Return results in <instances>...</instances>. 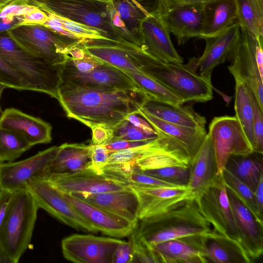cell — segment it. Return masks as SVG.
Wrapping results in <instances>:
<instances>
[{
    "label": "cell",
    "mask_w": 263,
    "mask_h": 263,
    "mask_svg": "<svg viewBox=\"0 0 263 263\" xmlns=\"http://www.w3.org/2000/svg\"><path fill=\"white\" fill-rule=\"evenodd\" d=\"M149 97L140 91L60 86L58 100L69 118L88 127H115L139 109Z\"/></svg>",
    "instance_id": "cell-1"
},
{
    "label": "cell",
    "mask_w": 263,
    "mask_h": 263,
    "mask_svg": "<svg viewBox=\"0 0 263 263\" xmlns=\"http://www.w3.org/2000/svg\"><path fill=\"white\" fill-rule=\"evenodd\" d=\"M139 221L134 231L148 247L171 239L209 236L214 232L200 212L195 196L177 203L161 214Z\"/></svg>",
    "instance_id": "cell-2"
},
{
    "label": "cell",
    "mask_w": 263,
    "mask_h": 263,
    "mask_svg": "<svg viewBox=\"0 0 263 263\" xmlns=\"http://www.w3.org/2000/svg\"><path fill=\"white\" fill-rule=\"evenodd\" d=\"M0 57L27 84L29 90L58 100L62 65H54L18 46L7 34L0 33Z\"/></svg>",
    "instance_id": "cell-3"
},
{
    "label": "cell",
    "mask_w": 263,
    "mask_h": 263,
    "mask_svg": "<svg viewBox=\"0 0 263 263\" xmlns=\"http://www.w3.org/2000/svg\"><path fill=\"white\" fill-rule=\"evenodd\" d=\"M39 209L29 191L12 193L0 229V243L13 263L28 248Z\"/></svg>",
    "instance_id": "cell-4"
},
{
    "label": "cell",
    "mask_w": 263,
    "mask_h": 263,
    "mask_svg": "<svg viewBox=\"0 0 263 263\" xmlns=\"http://www.w3.org/2000/svg\"><path fill=\"white\" fill-rule=\"evenodd\" d=\"M142 71L181 98L184 103L213 99V86L186 64L163 62L151 55Z\"/></svg>",
    "instance_id": "cell-5"
},
{
    "label": "cell",
    "mask_w": 263,
    "mask_h": 263,
    "mask_svg": "<svg viewBox=\"0 0 263 263\" xmlns=\"http://www.w3.org/2000/svg\"><path fill=\"white\" fill-rule=\"evenodd\" d=\"M30 3L98 29L111 40H124L111 23L107 3L96 0H30Z\"/></svg>",
    "instance_id": "cell-6"
},
{
    "label": "cell",
    "mask_w": 263,
    "mask_h": 263,
    "mask_svg": "<svg viewBox=\"0 0 263 263\" xmlns=\"http://www.w3.org/2000/svg\"><path fill=\"white\" fill-rule=\"evenodd\" d=\"M7 33L23 49L54 65L63 64L69 50L81 43L40 25H22Z\"/></svg>",
    "instance_id": "cell-7"
},
{
    "label": "cell",
    "mask_w": 263,
    "mask_h": 263,
    "mask_svg": "<svg viewBox=\"0 0 263 263\" xmlns=\"http://www.w3.org/2000/svg\"><path fill=\"white\" fill-rule=\"evenodd\" d=\"M198 209L213 230L241 245L222 174L195 196Z\"/></svg>",
    "instance_id": "cell-8"
},
{
    "label": "cell",
    "mask_w": 263,
    "mask_h": 263,
    "mask_svg": "<svg viewBox=\"0 0 263 263\" xmlns=\"http://www.w3.org/2000/svg\"><path fill=\"white\" fill-rule=\"evenodd\" d=\"M59 146H54L26 159L0 163V190L14 193L28 191L35 181L44 179Z\"/></svg>",
    "instance_id": "cell-9"
},
{
    "label": "cell",
    "mask_w": 263,
    "mask_h": 263,
    "mask_svg": "<svg viewBox=\"0 0 263 263\" xmlns=\"http://www.w3.org/2000/svg\"><path fill=\"white\" fill-rule=\"evenodd\" d=\"M208 134L214 148L218 175L222 174L230 156L245 155L253 152L235 116L214 118Z\"/></svg>",
    "instance_id": "cell-10"
},
{
    "label": "cell",
    "mask_w": 263,
    "mask_h": 263,
    "mask_svg": "<svg viewBox=\"0 0 263 263\" xmlns=\"http://www.w3.org/2000/svg\"><path fill=\"white\" fill-rule=\"evenodd\" d=\"M256 46L257 38L240 28L239 39L229 59L232 63L228 68L235 81L243 82L251 89L263 110V79L256 64Z\"/></svg>",
    "instance_id": "cell-11"
},
{
    "label": "cell",
    "mask_w": 263,
    "mask_h": 263,
    "mask_svg": "<svg viewBox=\"0 0 263 263\" xmlns=\"http://www.w3.org/2000/svg\"><path fill=\"white\" fill-rule=\"evenodd\" d=\"M28 191L39 208L74 229L96 233V229L73 208L63 193L46 179L32 183Z\"/></svg>",
    "instance_id": "cell-12"
},
{
    "label": "cell",
    "mask_w": 263,
    "mask_h": 263,
    "mask_svg": "<svg viewBox=\"0 0 263 263\" xmlns=\"http://www.w3.org/2000/svg\"><path fill=\"white\" fill-rule=\"evenodd\" d=\"M80 45L89 54L105 64L123 71L144 73L141 62L146 52L136 44L125 40H88Z\"/></svg>",
    "instance_id": "cell-13"
},
{
    "label": "cell",
    "mask_w": 263,
    "mask_h": 263,
    "mask_svg": "<svg viewBox=\"0 0 263 263\" xmlns=\"http://www.w3.org/2000/svg\"><path fill=\"white\" fill-rule=\"evenodd\" d=\"M122 240L91 234H73L61 242L64 257L76 263H112L114 252Z\"/></svg>",
    "instance_id": "cell-14"
},
{
    "label": "cell",
    "mask_w": 263,
    "mask_h": 263,
    "mask_svg": "<svg viewBox=\"0 0 263 263\" xmlns=\"http://www.w3.org/2000/svg\"><path fill=\"white\" fill-rule=\"evenodd\" d=\"M204 5H192L174 0H159L157 10L179 45L198 38Z\"/></svg>",
    "instance_id": "cell-15"
},
{
    "label": "cell",
    "mask_w": 263,
    "mask_h": 263,
    "mask_svg": "<svg viewBox=\"0 0 263 263\" xmlns=\"http://www.w3.org/2000/svg\"><path fill=\"white\" fill-rule=\"evenodd\" d=\"M61 77L60 86L140 91L123 70L104 63L87 73L80 72L63 64Z\"/></svg>",
    "instance_id": "cell-16"
},
{
    "label": "cell",
    "mask_w": 263,
    "mask_h": 263,
    "mask_svg": "<svg viewBox=\"0 0 263 263\" xmlns=\"http://www.w3.org/2000/svg\"><path fill=\"white\" fill-rule=\"evenodd\" d=\"M240 33V26L235 22L219 34L204 39L206 44L202 55L190 58L186 65L196 72L198 70V74L212 84L213 71L217 66L229 59Z\"/></svg>",
    "instance_id": "cell-17"
},
{
    "label": "cell",
    "mask_w": 263,
    "mask_h": 263,
    "mask_svg": "<svg viewBox=\"0 0 263 263\" xmlns=\"http://www.w3.org/2000/svg\"><path fill=\"white\" fill-rule=\"evenodd\" d=\"M142 48L163 62L182 64L183 58L174 47L170 31L156 9L142 20L139 31Z\"/></svg>",
    "instance_id": "cell-18"
},
{
    "label": "cell",
    "mask_w": 263,
    "mask_h": 263,
    "mask_svg": "<svg viewBox=\"0 0 263 263\" xmlns=\"http://www.w3.org/2000/svg\"><path fill=\"white\" fill-rule=\"evenodd\" d=\"M139 202L138 219L161 214L177 203L195 196L187 186L128 185Z\"/></svg>",
    "instance_id": "cell-19"
},
{
    "label": "cell",
    "mask_w": 263,
    "mask_h": 263,
    "mask_svg": "<svg viewBox=\"0 0 263 263\" xmlns=\"http://www.w3.org/2000/svg\"><path fill=\"white\" fill-rule=\"evenodd\" d=\"M61 191L74 194H97L126 189L128 186L91 169L64 174H51L45 179Z\"/></svg>",
    "instance_id": "cell-20"
},
{
    "label": "cell",
    "mask_w": 263,
    "mask_h": 263,
    "mask_svg": "<svg viewBox=\"0 0 263 263\" xmlns=\"http://www.w3.org/2000/svg\"><path fill=\"white\" fill-rule=\"evenodd\" d=\"M227 193L241 246L252 262L263 252V224L256 220L250 211L228 187Z\"/></svg>",
    "instance_id": "cell-21"
},
{
    "label": "cell",
    "mask_w": 263,
    "mask_h": 263,
    "mask_svg": "<svg viewBox=\"0 0 263 263\" xmlns=\"http://www.w3.org/2000/svg\"><path fill=\"white\" fill-rule=\"evenodd\" d=\"M62 192V191H61ZM63 194L73 208L98 232L115 238L129 236L136 225L72 195Z\"/></svg>",
    "instance_id": "cell-22"
},
{
    "label": "cell",
    "mask_w": 263,
    "mask_h": 263,
    "mask_svg": "<svg viewBox=\"0 0 263 263\" xmlns=\"http://www.w3.org/2000/svg\"><path fill=\"white\" fill-rule=\"evenodd\" d=\"M71 195L136 225L139 221L138 198L135 192L129 186L121 190L97 194L78 193Z\"/></svg>",
    "instance_id": "cell-23"
},
{
    "label": "cell",
    "mask_w": 263,
    "mask_h": 263,
    "mask_svg": "<svg viewBox=\"0 0 263 263\" xmlns=\"http://www.w3.org/2000/svg\"><path fill=\"white\" fill-rule=\"evenodd\" d=\"M0 126L18 134L32 146L48 143L52 140L49 123L15 108H7L2 112Z\"/></svg>",
    "instance_id": "cell-24"
},
{
    "label": "cell",
    "mask_w": 263,
    "mask_h": 263,
    "mask_svg": "<svg viewBox=\"0 0 263 263\" xmlns=\"http://www.w3.org/2000/svg\"><path fill=\"white\" fill-rule=\"evenodd\" d=\"M189 168L190 177L187 187L195 196L218 176L215 153L208 133L198 151L191 159Z\"/></svg>",
    "instance_id": "cell-25"
},
{
    "label": "cell",
    "mask_w": 263,
    "mask_h": 263,
    "mask_svg": "<svg viewBox=\"0 0 263 263\" xmlns=\"http://www.w3.org/2000/svg\"><path fill=\"white\" fill-rule=\"evenodd\" d=\"M141 107L165 122L194 128H205L206 119L190 106L175 105L147 97Z\"/></svg>",
    "instance_id": "cell-26"
},
{
    "label": "cell",
    "mask_w": 263,
    "mask_h": 263,
    "mask_svg": "<svg viewBox=\"0 0 263 263\" xmlns=\"http://www.w3.org/2000/svg\"><path fill=\"white\" fill-rule=\"evenodd\" d=\"M90 165V144L64 143L59 146L56 156L47 168L46 178L51 174L91 169Z\"/></svg>",
    "instance_id": "cell-27"
},
{
    "label": "cell",
    "mask_w": 263,
    "mask_h": 263,
    "mask_svg": "<svg viewBox=\"0 0 263 263\" xmlns=\"http://www.w3.org/2000/svg\"><path fill=\"white\" fill-rule=\"evenodd\" d=\"M234 0H219L204 5L200 39L216 35L236 22Z\"/></svg>",
    "instance_id": "cell-28"
},
{
    "label": "cell",
    "mask_w": 263,
    "mask_h": 263,
    "mask_svg": "<svg viewBox=\"0 0 263 263\" xmlns=\"http://www.w3.org/2000/svg\"><path fill=\"white\" fill-rule=\"evenodd\" d=\"M137 115L142 116L155 129L173 137L186 148L191 159L198 151L207 134L205 128H194L170 123L160 120L141 107Z\"/></svg>",
    "instance_id": "cell-29"
},
{
    "label": "cell",
    "mask_w": 263,
    "mask_h": 263,
    "mask_svg": "<svg viewBox=\"0 0 263 263\" xmlns=\"http://www.w3.org/2000/svg\"><path fill=\"white\" fill-rule=\"evenodd\" d=\"M149 247L156 262H207L203 255L185 237L165 241Z\"/></svg>",
    "instance_id": "cell-30"
},
{
    "label": "cell",
    "mask_w": 263,
    "mask_h": 263,
    "mask_svg": "<svg viewBox=\"0 0 263 263\" xmlns=\"http://www.w3.org/2000/svg\"><path fill=\"white\" fill-rule=\"evenodd\" d=\"M262 154L253 151L245 155H231L224 168L254 192L263 177Z\"/></svg>",
    "instance_id": "cell-31"
},
{
    "label": "cell",
    "mask_w": 263,
    "mask_h": 263,
    "mask_svg": "<svg viewBox=\"0 0 263 263\" xmlns=\"http://www.w3.org/2000/svg\"><path fill=\"white\" fill-rule=\"evenodd\" d=\"M207 262L251 263L240 244L214 231L205 241Z\"/></svg>",
    "instance_id": "cell-32"
},
{
    "label": "cell",
    "mask_w": 263,
    "mask_h": 263,
    "mask_svg": "<svg viewBox=\"0 0 263 263\" xmlns=\"http://www.w3.org/2000/svg\"><path fill=\"white\" fill-rule=\"evenodd\" d=\"M42 9L48 16L43 25L53 32L81 43L88 40H111L100 30Z\"/></svg>",
    "instance_id": "cell-33"
},
{
    "label": "cell",
    "mask_w": 263,
    "mask_h": 263,
    "mask_svg": "<svg viewBox=\"0 0 263 263\" xmlns=\"http://www.w3.org/2000/svg\"><path fill=\"white\" fill-rule=\"evenodd\" d=\"M236 22L255 37L263 36V0H234Z\"/></svg>",
    "instance_id": "cell-34"
},
{
    "label": "cell",
    "mask_w": 263,
    "mask_h": 263,
    "mask_svg": "<svg viewBox=\"0 0 263 263\" xmlns=\"http://www.w3.org/2000/svg\"><path fill=\"white\" fill-rule=\"evenodd\" d=\"M235 117L238 120L252 148L254 145L253 109L247 85L235 81Z\"/></svg>",
    "instance_id": "cell-35"
},
{
    "label": "cell",
    "mask_w": 263,
    "mask_h": 263,
    "mask_svg": "<svg viewBox=\"0 0 263 263\" xmlns=\"http://www.w3.org/2000/svg\"><path fill=\"white\" fill-rule=\"evenodd\" d=\"M123 71L136 84L139 90L150 98L175 105L184 103L181 98L145 73Z\"/></svg>",
    "instance_id": "cell-36"
},
{
    "label": "cell",
    "mask_w": 263,
    "mask_h": 263,
    "mask_svg": "<svg viewBox=\"0 0 263 263\" xmlns=\"http://www.w3.org/2000/svg\"><path fill=\"white\" fill-rule=\"evenodd\" d=\"M31 147L18 134L0 126V163L14 161Z\"/></svg>",
    "instance_id": "cell-37"
},
{
    "label": "cell",
    "mask_w": 263,
    "mask_h": 263,
    "mask_svg": "<svg viewBox=\"0 0 263 263\" xmlns=\"http://www.w3.org/2000/svg\"><path fill=\"white\" fill-rule=\"evenodd\" d=\"M222 176L226 187L250 211L256 220L263 224L262 215L257 208L254 192L227 169L224 168Z\"/></svg>",
    "instance_id": "cell-38"
},
{
    "label": "cell",
    "mask_w": 263,
    "mask_h": 263,
    "mask_svg": "<svg viewBox=\"0 0 263 263\" xmlns=\"http://www.w3.org/2000/svg\"><path fill=\"white\" fill-rule=\"evenodd\" d=\"M112 3L128 30L140 41V23L146 15L130 0H112Z\"/></svg>",
    "instance_id": "cell-39"
},
{
    "label": "cell",
    "mask_w": 263,
    "mask_h": 263,
    "mask_svg": "<svg viewBox=\"0 0 263 263\" xmlns=\"http://www.w3.org/2000/svg\"><path fill=\"white\" fill-rule=\"evenodd\" d=\"M142 172L160 180L178 186H187L189 181V166H167Z\"/></svg>",
    "instance_id": "cell-40"
},
{
    "label": "cell",
    "mask_w": 263,
    "mask_h": 263,
    "mask_svg": "<svg viewBox=\"0 0 263 263\" xmlns=\"http://www.w3.org/2000/svg\"><path fill=\"white\" fill-rule=\"evenodd\" d=\"M158 135L136 127L126 120H124L114 128L113 137L111 141L127 140L143 141L153 139Z\"/></svg>",
    "instance_id": "cell-41"
},
{
    "label": "cell",
    "mask_w": 263,
    "mask_h": 263,
    "mask_svg": "<svg viewBox=\"0 0 263 263\" xmlns=\"http://www.w3.org/2000/svg\"><path fill=\"white\" fill-rule=\"evenodd\" d=\"M247 87L253 109V151L263 153V110L260 108L253 91L248 86Z\"/></svg>",
    "instance_id": "cell-42"
},
{
    "label": "cell",
    "mask_w": 263,
    "mask_h": 263,
    "mask_svg": "<svg viewBox=\"0 0 263 263\" xmlns=\"http://www.w3.org/2000/svg\"><path fill=\"white\" fill-rule=\"evenodd\" d=\"M0 85L18 90H29L27 84L0 57Z\"/></svg>",
    "instance_id": "cell-43"
},
{
    "label": "cell",
    "mask_w": 263,
    "mask_h": 263,
    "mask_svg": "<svg viewBox=\"0 0 263 263\" xmlns=\"http://www.w3.org/2000/svg\"><path fill=\"white\" fill-rule=\"evenodd\" d=\"M104 62L95 58L87 53L86 55L82 59H74L67 57L65 66L82 73L89 72Z\"/></svg>",
    "instance_id": "cell-44"
},
{
    "label": "cell",
    "mask_w": 263,
    "mask_h": 263,
    "mask_svg": "<svg viewBox=\"0 0 263 263\" xmlns=\"http://www.w3.org/2000/svg\"><path fill=\"white\" fill-rule=\"evenodd\" d=\"M111 152L104 145L90 144L91 169L101 173L102 169L108 163Z\"/></svg>",
    "instance_id": "cell-45"
},
{
    "label": "cell",
    "mask_w": 263,
    "mask_h": 263,
    "mask_svg": "<svg viewBox=\"0 0 263 263\" xmlns=\"http://www.w3.org/2000/svg\"><path fill=\"white\" fill-rule=\"evenodd\" d=\"M22 25H43L48 20V16L39 7L30 6L23 14L16 16Z\"/></svg>",
    "instance_id": "cell-46"
},
{
    "label": "cell",
    "mask_w": 263,
    "mask_h": 263,
    "mask_svg": "<svg viewBox=\"0 0 263 263\" xmlns=\"http://www.w3.org/2000/svg\"><path fill=\"white\" fill-rule=\"evenodd\" d=\"M89 127L92 132L91 144L105 145L111 142L114 127L104 124H95Z\"/></svg>",
    "instance_id": "cell-47"
},
{
    "label": "cell",
    "mask_w": 263,
    "mask_h": 263,
    "mask_svg": "<svg viewBox=\"0 0 263 263\" xmlns=\"http://www.w3.org/2000/svg\"><path fill=\"white\" fill-rule=\"evenodd\" d=\"M133 248L130 242L122 240L116 249L112 263L133 262Z\"/></svg>",
    "instance_id": "cell-48"
},
{
    "label": "cell",
    "mask_w": 263,
    "mask_h": 263,
    "mask_svg": "<svg viewBox=\"0 0 263 263\" xmlns=\"http://www.w3.org/2000/svg\"><path fill=\"white\" fill-rule=\"evenodd\" d=\"M152 140L153 139L143 141L116 140L109 142L105 145V146L112 153L118 151L140 146L147 143Z\"/></svg>",
    "instance_id": "cell-49"
},
{
    "label": "cell",
    "mask_w": 263,
    "mask_h": 263,
    "mask_svg": "<svg viewBox=\"0 0 263 263\" xmlns=\"http://www.w3.org/2000/svg\"><path fill=\"white\" fill-rule=\"evenodd\" d=\"M12 193L0 190V229L4 221Z\"/></svg>",
    "instance_id": "cell-50"
},
{
    "label": "cell",
    "mask_w": 263,
    "mask_h": 263,
    "mask_svg": "<svg viewBox=\"0 0 263 263\" xmlns=\"http://www.w3.org/2000/svg\"><path fill=\"white\" fill-rule=\"evenodd\" d=\"M136 115L134 114H130L126 117L125 120L128 121L134 125L145 131L152 133H157V132L145 119L139 117Z\"/></svg>",
    "instance_id": "cell-51"
},
{
    "label": "cell",
    "mask_w": 263,
    "mask_h": 263,
    "mask_svg": "<svg viewBox=\"0 0 263 263\" xmlns=\"http://www.w3.org/2000/svg\"><path fill=\"white\" fill-rule=\"evenodd\" d=\"M21 25L22 24L16 16L12 18H0V33L7 32Z\"/></svg>",
    "instance_id": "cell-52"
},
{
    "label": "cell",
    "mask_w": 263,
    "mask_h": 263,
    "mask_svg": "<svg viewBox=\"0 0 263 263\" xmlns=\"http://www.w3.org/2000/svg\"><path fill=\"white\" fill-rule=\"evenodd\" d=\"M263 36L257 37V46L256 48V61L259 72L261 79H263Z\"/></svg>",
    "instance_id": "cell-53"
},
{
    "label": "cell",
    "mask_w": 263,
    "mask_h": 263,
    "mask_svg": "<svg viewBox=\"0 0 263 263\" xmlns=\"http://www.w3.org/2000/svg\"><path fill=\"white\" fill-rule=\"evenodd\" d=\"M255 201L261 214L263 213V177H262L254 192Z\"/></svg>",
    "instance_id": "cell-54"
},
{
    "label": "cell",
    "mask_w": 263,
    "mask_h": 263,
    "mask_svg": "<svg viewBox=\"0 0 263 263\" xmlns=\"http://www.w3.org/2000/svg\"><path fill=\"white\" fill-rule=\"evenodd\" d=\"M177 2L192 5H205L219 0H174Z\"/></svg>",
    "instance_id": "cell-55"
},
{
    "label": "cell",
    "mask_w": 263,
    "mask_h": 263,
    "mask_svg": "<svg viewBox=\"0 0 263 263\" xmlns=\"http://www.w3.org/2000/svg\"><path fill=\"white\" fill-rule=\"evenodd\" d=\"M0 263H13L0 243Z\"/></svg>",
    "instance_id": "cell-56"
},
{
    "label": "cell",
    "mask_w": 263,
    "mask_h": 263,
    "mask_svg": "<svg viewBox=\"0 0 263 263\" xmlns=\"http://www.w3.org/2000/svg\"><path fill=\"white\" fill-rule=\"evenodd\" d=\"M135 6L139 8L144 14L148 16L150 14V12H148L144 7L142 6L137 0H130Z\"/></svg>",
    "instance_id": "cell-57"
},
{
    "label": "cell",
    "mask_w": 263,
    "mask_h": 263,
    "mask_svg": "<svg viewBox=\"0 0 263 263\" xmlns=\"http://www.w3.org/2000/svg\"><path fill=\"white\" fill-rule=\"evenodd\" d=\"M15 1V0H0V8L1 9V11L4 8Z\"/></svg>",
    "instance_id": "cell-58"
},
{
    "label": "cell",
    "mask_w": 263,
    "mask_h": 263,
    "mask_svg": "<svg viewBox=\"0 0 263 263\" xmlns=\"http://www.w3.org/2000/svg\"><path fill=\"white\" fill-rule=\"evenodd\" d=\"M6 87L3 86V85H0V99H1V95H2V93L4 90V89ZM3 111L1 109V108L0 107V112L2 113Z\"/></svg>",
    "instance_id": "cell-59"
},
{
    "label": "cell",
    "mask_w": 263,
    "mask_h": 263,
    "mask_svg": "<svg viewBox=\"0 0 263 263\" xmlns=\"http://www.w3.org/2000/svg\"><path fill=\"white\" fill-rule=\"evenodd\" d=\"M96 1H99L104 2H106V3H108V2L112 1V0H96Z\"/></svg>",
    "instance_id": "cell-60"
},
{
    "label": "cell",
    "mask_w": 263,
    "mask_h": 263,
    "mask_svg": "<svg viewBox=\"0 0 263 263\" xmlns=\"http://www.w3.org/2000/svg\"><path fill=\"white\" fill-rule=\"evenodd\" d=\"M1 12V8H0V12Z\"/></svg>",
    "instance_id": "cell-61"
}]
</instances>
